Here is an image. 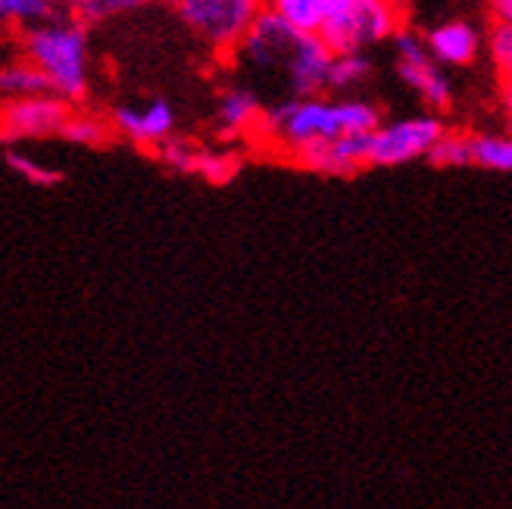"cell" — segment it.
Listing matches in <instances>:
<instances>
[{"label": "cell", "instance_id": "obj_1", "mask_svg": "<svg viewBox=\"0 0 512 509\" xmlns=\"http://www.w3.org/2000/svg\"><path fill=\"white\" fill-rule=\"evenodd\" d=\"M263 129L285 144L294 157L297 150L319 144V141H338L344 135H375L381 129V113L369 100H281L263 113Z\"/></svg>", "mask_w": 512, "mask_h": 509}, {"label": "cell", "instance_id": "obj_2", "mask_svg": "<svg viewBox=\"0 0 512 509\" xmlns=\"http://www.w3.org/2000/svg\"><path fill=\"white\" fill-rule=\"evenodd\" d=\"M22 57L35 63L54 94L66 104H79L91 88V66H88V29L85 22L72 16H54L35 29L22 32Z\"/></svg>", "mask_w": 512, "mask_h": 509}, {"label": "cell", "instance_id": "obj_3", "mask_svg": "<svg viewBox=\"0 0 512 509\" xmlns=\"http://www.w3.org/2000/svg\"><path fill=\"white\" fill-rule=\"evenodd\" d=\"M266 0H175V13L203 44L222 54H238L253 22L263 16Z\"/></svg>", "mask_w": 512, "mask_h": 509}, {"label": "cell", "instance_id": "obj_4", "mask_svg": "<svg viewBox=\"0 0 512 509\" xmlns=\"http://www.w3.org/2000/svg\"><path fill=\"white\" fill-rule=\"evenodd\" d=\"M403 19L406 10L400 0H353V7L319 38L331 47V54H363L384 38H397V32L406 29Z\"/></svg>", "mask_w": 512, "mask_h": 509}, {"label": "cell", "instance_id": "obj_5", "mask_svg": "<svg viewBox=\"0 0 512 509\" xmlns=\"http://www.w3.org/2000/svg\"><path fill=\"white\" fill-rule=\"evenodd\" d=\"M444 135V122L434 113L381 122V129L369 141V166H403L428 157Z\"/></svg>", "mask_w": 512, "mask_h": 509}, {"label": "cell", "instance_id": "obj_6", "mask_svg": "<svg viewBox=\"0 0 512 509\" xmlns=\"http://www.w3.org/2000/svg\"><path fill=\"white\" fill-rule=\"evenodd\" d=\"M303 41L306 32H297L291 22L263 10V16L253 22L250 35L238 47V60L256 72H278L288 82L303 50Z\"/></svg>", "mask_w": 512, "mask_h": 509}, {"label": "cell", "instance_id": "obj_7", "mask_svg": "<svg viewBox=\"0 0 512 509\" xmlns=\"http://www.w3.org/2000/svg\"><path fill=\"white\" fill-rule=\"evenodd\" d=\"M394 47H397L400 79L413 88L431 110H447L453 104V88H450V79L441 72V63L431 57L428 41L413 29H400L394 38Z\"/></svg>", "mask_w": 512, "mask_h": 509}, {"label": "cell", "instance_id": "obj_8", "mask_svg": "<svg viewBox=\"0 0 512 509\" xmlns=\"http://www.w3.org/2000/svg\"><path fill=\"white\" fill-rule=\"evenodd\" d=\"M69 119H72L69 104L57 94L4 100L0 132H4L7 144L10 141H32V138H47V135H63Z\"/></svg>", "mask_w": 512, "mask_h": 509}, {"label": "cell", "instance_id": "obj_9", "mask_svg": "<svg viewBox=\"0 0 512 509\" xmlns=\"http://www.w3.org/2000/svg\"><path fill=\"white\" fill-rule=\"evenodd\" d=\"M369 141L372 135H344L338 141H319L294 154L303 169L322 175H356L369 166Z\"/></svg>", "mask_w": 512, "mask_h": 509}, {"label": "cell", "instance_id": "obj_10", "mask_svg": "<svg viewBox=\"0 0 512 509\" xmlns=\"http://www.w3.org/2000/svg\"><path fill=\"white\" fill-rule=\"evenodd\" d=\"M113 129L135 144H157L163 147L172 141L175 132V113L163 97H153L144 107H116L113 110Z\"/></svg>", "mask_w": 512, "mask_h": 509}, {"label": "cell", "instance_id": "obj_11", "mask_svg": "<svg viewBox=\"0 0 512 509\" xmlns=\"http://www.w3.org/2000/svg\"><path fill=\"white\" fill-rule=\"evenodd\" d=\"M353 0H266V10L291 22L297 32L322 35L331 22H338Z\"/></svg>", "mask_w": 512, "mask_h": 509}, {"label": "cell", "instance_id": "obj_12", "mask_svg": "<svg viewBox=\"0 0 512 509\" xmlns=\"http://www.w3.org/2000/svg\"><path fill=\"white\" fill-rule=\"evenodd\" d=\"M431 57L441 66H466L478 54V32L463 19H447L425 35Z\"/></svg>", "mask_w": 512, "mask_h": 509}, {"label": "cell", "instance_id": "obj_13", "mask_svg": "<svg viewBox=\"0 0 512 509\" xmlns=\"http://www.w3.org/2000/svg\"><path fill=\"white\" fill-rule=\"evenodd\" d=\"M263 107H260V97H256L250 88H232L225 91L219 100V110H216V129L222 138H238L241 132L253 129V125L263 122Z\"/></svg>", "mask_w": 512, "mask_h": 509}, {"label": "cell", "instance_id": "obj_14", "mask_svg": "<svg viewBox=\"0 0 512 509\" xmlns=\"http://www.w3.org/2000/svg\"><path fill=\"white\" fill-rule=\"evenodd\" d=\"M0 91H4L7 100H25V97L54 94V85H50V79L35 63L22 57L16 63H7L4 72H0Z\"/></svg>", "mask_w": 512, "mask_h": 509}, {"label": "cell", "instance_id": "obj_15", "mask_svg": "<svg viewBox=\"0 0 512 509\" xmlns=\"http://www.w3.org/2000/svg\"><path fill=\"white\" fill-rule=\"evenodd\" d=\"M472 166L512 172V135H472Z\"/></svg>", "mask_w": 512, "mask_h": 509}, {"label": "cell", "instance_id": "obj_16", "mask_svg": "<svg viewBox=\"0 0 512 509\" xmlns=\"http://www.w3.org/2000/svg\"><path fill=\"white\" fill-rule=\"evenodd\" d=\"M0 16L16 29H35V25L57 16V0H0Z\"/></svg>", "mask_w": 512, "mask_h": 509}, {"label": "cell", "instance_id": "obj_17", "mask_svg": "<svg viewBox=\"0 0 512 509\" xmlns=\"http://www.w3.org/2000/svg\"><path fill=\"white\" fill-rule=\"evenodd\" d=\"M7 166H10V172H16L22 182H29V185H35V188H54V185H60L63 182V172H57V169H50V166H44V163H38L35 157H29V154H22V150H16V147H10L7 150Z\"/></svg>", "mask_w": 512, "mask_h": 509}, {"label": "cell", "instance_id": "obj_18", "mask_svg": "<svg viewBox=\"0 0 512 509\" xmlns=\"http://www.w3.org/2000/svg\"><path fill=\"white\" fill-rule=\"evenodd\" d=\"M369 72H372V63L366 54H335V63H331V72H328V88L347 91L353 85L366 82Z\"/></svg>", "mask_w": 512, "mask_h": 509}, {"label": "cell", "instance_id": "obj_19", "mask_svg": "<svg viewBox=\"0 0 512 509\" xmlns=\"http://www.w3.org/2000/svg\"><path fill=\"white\" fill-rule=\"evenodd\" d=\"M431 166H441V169H456V166H472V135H453L447 132L434 150L428 154Z\"/></svg>", "mask_w": 512, "mask_h": 509}, {"label": "cell", "instance_id": "obj_20", "mask_svg": "<svg viewBox=\"0 0 512 509\" xmlns=\"http://www.w3.org/2000/svg\"><path fill=\"white\" fill-rule=\"evenodd\" d=\"M241 169V157L238 154H222V150H200L197 157V169L194 175L207 178L210 185H225L232 182Z\"/></svg>", "mask_w": 512, "mask_h": 509}, {"label": "cell", "instance_id": "obj_21", "mask_svg": "<svg viewBox=\"0 0 512 509\" xmlns=\"http://www.w3.org/2000/svg\"><path fill=\"white\" fill-rule=\"evenodd\" d=\"M110 129L107 122H100L94 116H72L63 129V138L72 141V144H82V147H100L107 141Z\"/></svg>", "mask_w": 512, "mask_h": 509}, {"label": "cell", "instance_id": "obj_22", "mask_svg": "<svg viewBox=\"0 0 512 509\" xmlns=\"http://www.w3.org/2000/svg\"><path fill=\"white\" fill-rule=\"evenodd\" d=\"M197 157H200V150H197L194 144L182 141V138H172V141H166V144L160 147V160H163L169 169H175V172H188V175H194Z\"/></svg>", "mask_w": 512, "mask_h": 509}, {"label": "cell", "instance_id": "obj_23", "mask_svg": "<svg viewBox=\"0 0 512 509\" xmlns=\"http://www.w3.org/2000/svg\"><path fill=\"white\" fill-rule=\"evenodd\" d=\"M488 50H491V60L494 66L512 79V22H497L491 29V38H488Z\"/></svg>", "mask_w": 512, "mask_h": 509}, {"label": "cell", "instance_id": "obj_24", "mask_svg": "<svg viewBox=\"0 0 512 509\" xmlns=\"http://www.w3.org/2000/svg\"><path fill=\"white\" fill-rule=\"evenodd\" d=\"M60 4L69 10L72 19H79V22H85V25L107 19V16H113V13H122V10H119V0H60Z\"/></svg>", "mask_w": 512, "mask_h": 509}, {"label": "cell", "instance_id": "obj_25", "mask_svg": "<svg viewBox=\"0 0 512 509\" xmlns=\"http://www.w3.org/2000/svg\"><path fill=\"white\" fill-rule=\"evenodd\" d=\"M497 22H512V0H488Z\"/></svg>", "mask_w": 512, "mask_h": 509}, {"label": "cell", "instance_id": "obj_26", "mask_svg": "<svg viewBox=\"0 0 512 509\" xmlns=\"http://www.w3.org/2000/svg\"><path fill=\"white\" fill-rule=\"evenodd\" d=\"M144 4H175V0H119V10H135V7H144Z\"/></svg>", "mask_w": 512, "mask_h": 509}, {"label": "cell", "instance_id": "obj_27", "mask_svg": "<svg viewBox=\"0 0 512 509\" xmlns=\"http://www.w3.org/2000/svg\"><path fill=\"white\" fill-rule=\"evenodd\" d=\"M503 97H506V107L512 110V79L506 82V91H503Z\"/></svg>", "mask_w": 512, "mask_h": 509}]
</instances>
